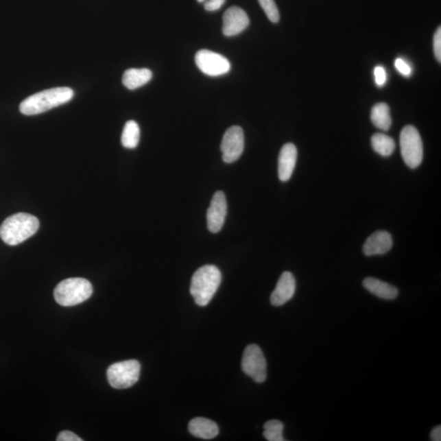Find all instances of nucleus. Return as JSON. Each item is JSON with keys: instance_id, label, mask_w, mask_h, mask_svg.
I'll return each mask as SVG.
<instances>
[{"instance_id": "5701e85b", "label": "nucleus", "mask_w": 441, "mask_h": 441, "mask_svg": "<svg viewBox=\"0 0 441 441\" xmlns=\"http://www.w3.org/2000/svg\"><path fill=\"white\" fill-rule=\"evenodd\" d=\"M375 83L378 86L383 87L387 82V72L383 67H376L374 69Z\"/></svg>"}, {"instance_id": "ddd939ff", "label": "nucleus", "mask_w": 441, "mask_h": 441, "mask_svg": "<svg viewBox=\"0 0 441 441\" xmlns=\"http://www.w3.org/2000/svg\"><path fill=\"white\" fill-rule=\"evenodd\" d=\"M393 241L391 234L385 230L376 231L366 239L363 252L366 256L383 255L391 250Z\"/></svg>"}, {"instance_id": "4468645a", "label": "nucleus", "mask_w": 441, "mask_h": 441, "mask_svg": "<svg viewBox=\"0 0 441 441\" xmlns=\"http://www.w3.org/2000/svg\"><path fill=\"white\" fill-rule=\"evenodd\" d=\"M298 151L293 143H287L281 150L278 160V174L281 182H288L296 165Z\"/></svg>"}, {"instance_id": "2eb2a0df", "label": "nucleus", "mask_w": 441, "mask_h": 441, "mask_svg": "<svg viewBox=\"0 0 441 441\" xmlns=\"http://www.w3.org/2000/svg\"><path fill=\"white\" fill-rule=\"evenodd\" d=\"M363 286L372 294L385 300H394L399 294V291L395 286L388 283L376 279V278L368 277L363 281Z\"/></svg>"}, {"instance_id": "1a4fd4ad", "label": "nucleus", "mask_w": 441, "mask_h": 441, "mask_svg": "<svg viewBox=\"0 0 441 441\" xmlns=\"http://www.w3.org/2000/svg\"><path fill=\"white\" fill-rule=\"evenodd\" d=\"M245 148V135L239 126H233L226 131L221 144L222 159L230 164L241 156Z\"/></svg>"}, {"instance_id": "423d86ee", "label": "nucleus", "mask_w": 441, "mask_h": 441, "mask_svg": "<svg viewBox=\"0 0 441 441\" xmlns=\"http://www.w3.org/2000/svg\"><path fill=\"white\" fill-rule=\"evenodd\" d=\"M140 363L135 359L113 363L107 370V379L115 389H126L134 386L140 377Z\"/></svg>"}, {"instance_id": "f257e3e1", "label": "nucleus", "mask_w": 441, "mask_h": 441, "mask_svg": "<svg viewBox=\"0 0 441 441\" xmlns=\"http://www.w3.org/2000/svg\"><path fill=\"white\" fill-rule=\"evenodd\" d=\"M73 97L74 91L70 88H53L29 96L21 102L19 108L25 115H38L67 104Z\"/></svg>"}, {"instance_id": "9b49d317", "label": "nucleus", "mask_w": 441, "mask_h": 441, "mask_svg": "<svg viewBox=\"0 0 441 441\" xmlns=\"http://www.w3.org/2000/svg\"><path fill=\"white\" fill-rule=\"evenodd\" d=\"M222 33L226 36H235L241 34L250 25V19L245 11L239 7H231L224 15Z\"/></svg>"}, {"instance_id": "bb28decb", "label": "nucleus", "mask_w": 441, "mask_h": 441, "mask_svg": "<svg viewBox=\"0 0 441 441\" xmlns=\"http://www.w3.org/2000/svg\"><path fill=\"white\" fill-rule=\"evenodd\" d=\"M58 441H83L78 436L69 431L60 432L58 436Z\"/></svg>"}, {"instance_id": "412c9836", "label": "nucleus", "mask_w": 441, "mask_h": 441, "mask_svg": "<svg viewBox=\"0 0 441 441\" xmlns=\"http://www.w3.org/2000/svg\"><path fill=\"white\" fill-rule=\"evenodd\" d=\"M284 424L279 420H271L264 424L263 436L269 441H284Z\"/></svg>"}, {"instance_id": "f8f14e48", "label": "nucleus", "mask_w": 441, "mask_h": 441, "mask_svg": "<svg viewBox=\"0 0 441 441\" xmlns=\"http://www.w3.org/2000/svg\"><path fill=\"white\" fill-rule=\"evenodd\" d=\"M295 291H296V281L293 274L285 272L281 276L276 289L271 295V303L275 307L285 305L293 298Z\"/></svg>"}, {"instance_id": "6e6552de", "label": "nucleus", "mask_w": 441, "mask_h": 441, "mask_svg": "<svg viewBox=\"0 0 441 441\" xmlns=\"http://www.w3.org/2000/svg\"><path fill=\"white\" fill-rule=\"evenodd\" d=\"M195 61L200 71L208 76H220L230 70V64L224 56L207 49L199 51Z\"/></svg>"}, {"instance_id": "f03ea898", "label": "nucleus", "mask_w": 441, "mask_h": 441, "mask_svg": "<svg viewBox=\"0 0 441 441\" xmlns=\"http://www.w3.org/2000/svg\"><path fill=\"white\" fill-rule=\"evenodd\" d=\"M38 228L40 222L36 217L29 213H16L3 221L0 226V238L8 246H18L35 235Z\"/></svg>"}, {"instance_id": "b1692460", "label": "nucleus", "mask_w": 441, "mask_h": 441, "mask_svg": "<svg viewBox=\"0 0 441 441\" xmlns=\"http://www.w3.org/2000/svg\"><path fill=\"white\" fill-rule=\"evenodd\" d=\"M395 67L396 70L404 76L408 77L412 74V69H411L410 66L405 61L404 59L397 58L395 61Z\"/></svg>"}, {"instance_id": "cd10ccee", "label": "nucleus", "mask_w": 441, "mask_h": 441, "mask_svg": "<svg viewBox=\"0 0 441 441\" xmlns=\"http://www.w3.org/2000/svg\"><path fill=\"white\" fill-rule=\"evenodd\" d=\"M431 440L433 441L441 440V427L436 426L432 429L431 432Z\"/></svg>"}, {"instance_id": "aec40b11", "label": "nucleus", "mask_w": 441, "mask_h": 441, "mask_svg": "<svg viewBox=\"0 0 441 441\" xmlns=\"http://www.w3.org/2000/svg\"><path fill=\"white\" fill-rule=\"evenodd\" d=\"M140 141V128L134 121H128L124 126L121 136V143L124 147L134 149L138 147Z\"/></svg>"}, {"instance_id": "20e7f679", "label": "nucleus", "mask_w": 441, "mask_h": 441, "mask_svg": "<svg viewBox=\"0 0 441 441\" xmlns=\"http://www.w3.org/2000/svg\"><path fill=\"white\" fill-rule=\"evenodd\" d=\"M91 283L84 278H70L59 283L54 289V298L60 305H78L92 296Z\"/></svg>"}, {"instance_id": "dca6fc26", "label": "nucleus", "mask_w": 441, "mask_h": 441, "mask_svg": "<svg viewBox=\"0 0 441 441\" xmlns=\"http://www.w3.org/2000/svg\"><path fill=\"white\" fill-rule=\"evenodd\" d=\"M188 429L195 438L204 440L215 438L219 433V428L217 424L204 418L192 419L188 425Z\"/></svg>"}, {"instance_id": "4be33fe9", "label": "nucleus", "mask_w": 441, "mask_h": 441, "mask_svg": "<svg viewBox=\"0 0 441 441\" xmlns=\"http://www.w3.org/2000/svg\"><path fill=\"white\" fill-rule=\"evenodd\" d=\"M259 2L269 20L273 23H279L280 12L278 10L275 0H259Z\"/></svg>"}, {"instance_id": "a878e982", "label": "nucleus", "mask_w": 441, "mask_h": 441, "mask_svg": "<svg viewBox=\"0 0 441 441\" xmlns=\"http://www.w3.org/2000/svg\"><path fill=\"white\" fill-rule=\"evenodd\" d=\"M225 2L226 0H205L204 2L205 10L213 12L220 10Z\"/></svg>"}, {"instance_id": "7ed1b4c3", "label": "nucleus", "mask_w": 441, "mask_h": 441, "mask_svg": "<svg viewBox=\"0 0 441 441\" xmlns=\"http://www.w3.org/2000/svg\"><path fill=\"white\" fill-rule=\"evenodd\" d=\"M222 274L215 265H205L192 276L190 292L197 305L207 306L219 288Z\"/></svg>"}, {"instance_id": "393cba45", "label": "nucleus", "mask_w": 441, "mask_h": 441, "mask_svg": "<svg viewBox=\"0 0 441 441\" xmlns=\"http://www.w3.org/2000/svg\"><path fill=\"white\" fill-rule=\"evenodd\" d=\"M433 48L434 53L436 60L439 62H441V28L440 27L436 32L433 38Z\"/></svg>"}, {"instance_id": "a211bd4d", "label": "nucleus", "mask_w": 441, "mask_h": 441, "mask_svg": "<svg viewBox=\"0 0 441 441\" xmlns=\"http://www.w3.org/2000/svg\"><path fill=\"white\" fill-rule=\"evenodd\" d=\"M371 121L374 126L383 131H388L392 126L390 108L386 104H376L371 110Z\"/></svg>"}, {"instance_id": "39448f33", "label": "nucleus", "mask_w": 441, "mask_h": 441, "mask_svg": "<svg viewBox=\"0 0 441 441\" xmlns=\"http://www.w3.org/2000/svg\"><path fill=\"white\" fill-rule=\"evenodd\" d=\"M400 145L401 156L407 166L416 169L423 159V145L417 128L405 126L401 132Z\"/></svg>"}, {"instance_id": "6ab92c4d", "label": "nucleus", "mask_w": 441, "mask_h": 441, "mask_svg": "<svg viewBox=\"0 0 441 441\" xmlns=\"http://www.w3.org/2000/svg\"><path fill=\"white\" fill-rule=\"evenodd\" d=\"M371 145L374 152L380 156L388 157L392 155L396 149L395 141L391 136L383 134H375L372 136Z\"/></svg>"}, {"instance_id": "f3484780", "label": "nucleus", "mask_w": 441, "mask_h": 441, "mask_svg": "<svg viewBox=\"0 0 441 441\" xmlns=\"http://www.w3.org/2000/svg\"><path fill=\"white\" fill-rule=\"evenodd\" d=\"M152 72L147 68H131L123 73L122 82L128 89L134 90L144 86L152 79Z\"/></svg>"}, {"instance_id": "0eeeda50", "label": "nucleus", "mask_w": 441, "mask_h": 441, "mask_svg": "<svg viewBox=\"0 0 441 441\" xmlns=\"http://www.w3.org/2000/svg\"><path fill=\"white\" fill-rule=\"evenodd\" d=\"M242 370L256 383H262L267 379V361L258 345H248L243 352Z\"/></svg>"}, {"instance_id": "9d476101", "label": "nucleus", "mask_w": 441, "mask_h": 441, "mask_svg": "<svg viewBox=\"0 0 441 441\" xmlns=\"http://www.w3.org/2000/svg\"><path fill=\"white\" fill-rule=\"evenodd\" d=\"M226 213H228V203L226 195L222 191H217L213 195L211 206L207 211V225L212 233H217L224 225Z\"/></svg>"}]
</instances>
